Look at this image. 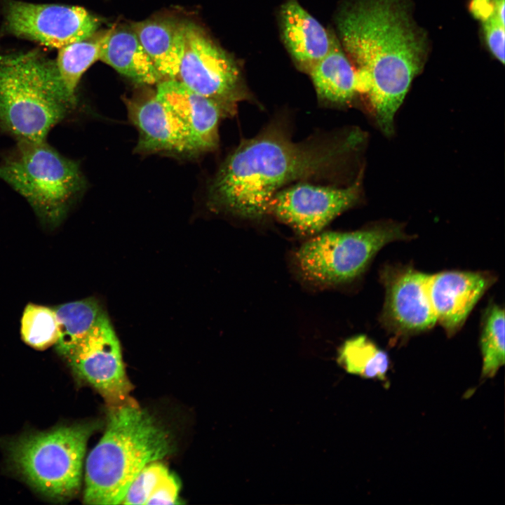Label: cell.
<instances>
[{
    "instance_id": "cell-7",
    "label": "cell",
    "mask_w": 505,
    "mask_h": 505,
    "mask_svg": "<svg viewBox=\"0 0 505 505\" xmlns=\"http://www.w3.org/2000/svg\"><path fill=\"white\" fill-rule=\"evenodd\" d=\"M408 238L394 223L351 232L325 231L304 243L295 260L307 279L321 285L342 284L358 277L386 245Z\"/></svg>"
},
{
    "instance_id": "cell-16",
    "label": "cell",
    "mask_w": 505,
    "mask_h": 505,
    "mask_svg": "<svg viewBox=\"0 0 505 505\" xmlns=\"http://www.w3.org/2000/svg\"><path fill=\"white\" fill-rule=\"evenodd\" d=\"M282 38L297 67L308 73L329 51V32L297 0H287L280 10Z\"/></svg>"
},
{
    "instance_id": "cell-4",
    "label": "cell",
    "mask_w": 505,
    "mask_h": 505,
    "mask_svg": "<svg viewBox=\"0 0 505 505\" xmlns=\"http://www.w3.org/2000/svg\"><path fill=\"white\" fill-rule=\"evenodd\" d=\"M77 108L55 62L36 51L0 55V135L16 141L46 140Z\"/></svg>"
},
{
    "instance_id": "cell-28",
    "label": "cell",
    "mask_w": 505,
    "mask_h": 505,
    "mask_svg": "<svg viewBox=\"0 0 505 505\" xmlns=\"http://www.w3.org/2000/svg\"><path fill=\"white\" fill-rule=\"evenodd\" d=\"M505 0H493L494 2V11L495 14L497 17V18L499 20L500 22H501L503 24H504V4Z\"/></svg>"
},
{
    "instance_id": "cell-1",
    "label": "cell",
    "mask_w": 505,
    "mask_h": 505,
    "mask_svg": "<svg viewBox=\"0 0 505 505\" xmlns=\"http://www.w3.org/2000/svg\"><path fill=\"white\" fill-rule=\"evenodd\" d=\"M407 0H354L341 9V45L355 69L358 92L371 104L386 135L426 56L424 34L413 21Z\"/></svg>"
},
{
    "instance_id": "cell-27",
    "label": "cell",
    "mask_w": 505,
    "mask_h": 505,
    "mask_svg": "<svg viewBox=\"0 0 505 505\" xmlns=\"http://www.w3.org/2000/svg\"><path fill=\"white\" fill-rule=\"evenodd\" d=\"M470 11L481 22L496 15L493 0H471Z\"/></svg>"
},
{
    "instance_id": "cell-12",
    "label": "cell",
    "mask_w": 505,
    "mask_h": 505,
    "mask_svg": "<svg viewBox=\"0 0 505 505\" xmlns=\"http://www.w3.org/2000/svg\"><path fill=\"white\" fill-rule=\"evenodd\" d=\"M428 276L410 267H386L382 270L385 301L382 321L389 331L406 337L436 325L427 290Z\"/></svg>"
},
{
    "instance_id": "cell-17",
    "label": "cell",
    "mask_w": 505,
    "mask_h": 505,
    "mask_svg": "<svg viewBox=\"0 0 505 505\" xmlns=\"http://www.w3.org/2000/svg\"><path fill=\"white\" fill-rule=\"evenodd\" d=\"M99 60L140 84H157L162 80L133 31H107L100 44Z\"/></svg>"
},
{
    "instance_id": "cell-9",
    "label": "cell",
    "mask_w": 505,
    "mask_h": 505,
    "mask_svg": "<svg viewBox=\"0 0 505 505\" xmlns=\"http://www.w3.org/2000/svg\"><path fill=\"white\" fill-rule=\"evenodd\" d=\"M4 17L10 32L58 49L90 39L100 26L95 16L74 6L11 0L4 6Z\"/></svg>"
},
{
    "instance_id": "cell-21",
    "label": "cell",
    "mask_w": 505,
    "mask_h": 505,
    "mask_svg": "<svg viewBox=\"0 0 505 505\" xmlns=\"http://www.w3.org/2000/svg\"><path fill=\"white\" fill-rule=\"evenodd\" d=\"M59 325L57 352L65 358L104 314L93 298L74 301L55 307Z\"/></svg>"
},
{
    "instance_id": "cell-18",
    "label": "cell",
    "mask_w": 505,
    "mask_h": 505,
    "mask_svg": "<svg viewBox=\"0 0 505 505\" xmlns=\"http://www.w3.org/2000/svg\"><path fill=\"white\" fill-rule=\"evenodd\" d=\"M307 74L318 97L325 102L346 105L358 92L354 66L334 33L328 53Z\"/></svg>"
},
{
    "instance_id": "cell-15",
    "label": "cell",
    "mask_w": 505,
    "mask_h": 505,
    "mask_svg": "<svg viewBox=\"0 0 505 505\" xmlns=\"http://www.w3.org/2000/svg\"><path fill=\"white\" fill-rule=\"evenodd\" d=\"M126 103L129 119L139 133L135 152L194 154L185 127L156 93Z\"/></svg>"
},
{
    "instance_id": "cell-6",
    "label": "cell",
    "mask_w": 505,
    "mask_h": 505,
    "mask_svg": "<svg viewBox=\"0 0 505 505\" xmlns=\"http://www.w3.org/2000/svg\"><path fill=\"white\" fill-rule=\"evenodd\" d=\"M96 425L61 426L11 441L14 469L38 492L55 501L73 497L80 489L83 459Z\"/></svg>"
},
{
    "instance_id": "cell-25",
    "label": "cell",
    "mask_w": 505,
    "mask_h": 505,
    "mask_svg": "<svg viewBox=\"0 0 505 505\" xmlns=\"http://www.w3.org/2000/svg\"><path fill=\"white\" fill-rule=\"evenodd\" d=\"M21 337L31 347L43 350L56 344L59 325L54 309L29 304L21 319Z\"/></svg>"
},
{
    "instance_id": "cell-24",
    "label": "cell",
    "mask_w": 505,
    "mask_h": 505,
    "mask_svg": "<svg viewBox=\"0 0 505 505\" xmlns=\"http://www.w3.org/2000/svg\"><path fill=\"white\" fill-rule=\"evenodd\" d=\"M504 310L497 304H491L483 316L480 339L483 378L494 377L504 365Z\"/></svg>"
},
{
    "instance_id": "cell-13",
    "label": "cell",
    "mask_w": 505,
    "mask_h": 505,
    "mask_svg": "<svg viewBox=\"0 0 505 505\" xmlns=\"http://www.w3.org/2000/svg\"><path fill=\"white\" fill-rule=\"evenodd\" d=\"M494 281L480 271H445L429 274L427 290L437 323L448 336L454 335Z\"/></svg>"
},
{
    "instance_id": "cell-26",
    "label": "cell",
    "mask_w": 505,
    "mask_h": 505,
    "mask_svg": "<svg viewBox=\"0 0 505 505\" xmlns=\"http://www.w3.org/2000/svg\"><path fill=\"white\" fill-rule=\"evenodd\" d=\"M487 45L492 54L502 64L504 62V24L496 15L482 22Z\"/></svg>"
},
{
    "instance_id": "cell-8",
    "label": "cell",
    "mask_w": 505,
    "mask_h": 505,
    "mask_svg": "<svg viewBox=\"0 0 505 505\" xmlns=\"http://www.w3.org/2000/svg\"><path fill=\"white\" fill-rule=\"evenodd\" d=\"M183 50L176 77L192 90L216 102L225 116L250 95L235 60L201 28L183 23Z\"/></svg>"
},
{
    "instance_id": "cell-3",
    "label": "cell",
    "mask_w": 505,
    "mask_h": 505,
    "mask_svg": "<svg viewBox=\"0 0 505 505\" xmlns=\"http://www.w3.org/2000/svg\"><path fill=\"white\" fill-rule=\"evenodd\" d=\"M171 449L168 433L148 412L129 400L113 406L103 436L86 459L84 502L121 504L139 472Z\"/></svg>"
},
{
    "instance_id": "cell-23",
    "label": "cell",
    "mask_w": 505,
    "mask_h": 505,
    "mask_svg": "<svg viewBox=\"0 0 505 505\" xmlns=\"http://www.w3.org/2000/svg\"><path fill=\"white\" fill-rule=\"evenodd\" d=\"M104 34L59 48L55 62L59 79L67 95L79 103L77 87L84 72L99 60L100 44Z\"/></svg>"
},
{
    "instance_id": "cell-2",
    "label": "cell",
    "mask_w": 505,
    "mask_h": 505,
    "mask_svg": "<svg viewBox=\"0 0 505 505\" xmlns=\"http://www.w3.org/2000/svg\"><path fill=\"white\" fill-rule=\"evenodd\" d=\"M358 140L352 133L297 142L271 124L225 159L209 186L208 201L243 218H262L282 187L331 174Z\"/></svg>"
},
{
    "instance_id": "cell-10",
    "label": "cell",
    "mask_w": 505,
    "mask_h": 505,
    "mask_svg": "<svg viewBox=\"0 0 505 505\" xmlns=\"http://www.w3.org/2000/svg\"><path fill=\"white\" fill-rule=\"evenodd\" d=\"M65 359L74 372L112 407L128 401L132 385L126 374L119 339L105 313Z\"/></svg>"
},
{
    "instance_id": "cell-22",
    "label": "cell",
    "mask_w": 505,
    "mask_h": 505,
    "mask_svg": "<svg viewBox=\"0 0 505 505\" xmlns=\"http://www.w3.org/2000/svg\"><path fill=\"white\" fill-rule=\"evenodd\" d=\"M337 361L349 373L379 380L386 379L390 364L388 354L363 335L347 339Z\"/></svg>"
},
{
    "instance_id": "cell-5",
    "label": "cell",
    "mask_w": 505,
    "mask_h": 505,
    "mask_svg": "<svg viewBox=\"0 0 505 505\" xmlns=\"http://www.w3.org/2000/svg\"><path fill=\"white\" fill-rule=\"evenodd\" d=\"M0 156V180L23 196L48 227L62 222L86 188L79 163L46 140L16 141Z\"/></svg>"
},
{
    "instance_id": "cell-20",
    "label": "cell",
    "mask_w": 505,
    "mask_h": 505,
    "mask_svg": "<svg viewBox=\"0 0 505 505\" xmlns=\"http://www.w3.org/2000/svg\"><path fill=\"white\" fill-rule=\"evenodd\" d=\"M177 479L161 463L146 465L130 484L121 504H176Z\"/></svg>"
},
{
    "instance_id": "cell-14",
    "label": "cell",
    "mask_w": 505,
    "mask_h": 505,
    "mask_svg": "<svg viewBox=\"0 0 505 505\" xmlns=\"http://www.w3.org/2000/svg\"><path fill=\"white\" fill-rule=\"evenodd\" d=\"M156 95L185 127L194 154L215 149L219 142V122L225 116L220 106L173 79L157 83Z\"/></svg>"
},
{
    "instance_id": "cell-11",
    "label": "cell",
    "mask_w": 505,
    "mask_h": 505,
    "mask_svg": "<svg viewBox=\"0 0 505 505\" xmlns=\"http://www.w3.org/2000/svg\"><path fill=\"white\" fill-rule=\"evenodd\" d=\"M360 192L359 180L343 188L300 183L277 191L269 201L268 214L302 235H316L352 207Z\"/></svg>"
},
{
    "instance_id": "cell-19",
    "label": "cell",
    "mask_w": 505,
    "mask_h": 505,
    "mask_svg": "<svg viewBox=\"0 0 505 505\" xmlns=\"http://www.w3.org/2000/svg\"><path fill=\"white\" fill-rule=\"evenodd\" d=\"M133 32L162 80L175 79L183 50V23L169 20L141 22L134 25Z\"/></svg>"
}]
</instances>
